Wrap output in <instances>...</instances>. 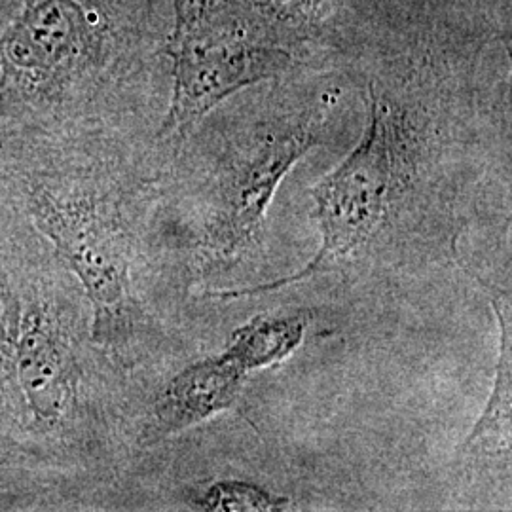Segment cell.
<instances>
[{
	"instance_id": "6da1fadb",
	"label": "cell",
	"mask_w": 512,
	"mask_h": 512,
	"mask_svg": "<svg viewBox=\"0 0 512 512\" xmlns=\"http://www.w3.org/2000/svg\"><path fill=\"white\" fill-rule=\"evenodd\" d=\"M408 131L403 116L374 86L368 90L365 131L357 147L310 190L313 219L321 243L296 274L251 287L209 291L211 300H241L338 272L384 226L391 202L403 181Z\"/></svg>"
},
{
	"instance_id": "7a4b0ae2",
	"label": "cell",
	"mask_w": 512,
	"mask_h": 512,
	"mask_svg": "<svg viewBox=\"0 0 512 512\" xmlns=\"http://www.w3.org/2000/svg\"><path fill=\"white\" fill-rule=\"evenodd\" d=\"M167 44L173 90L160 137H186L234 93L287 73L293 55L266 37L239 0H173Z\"/></svg>"
},
{
	"instance_id": "3957f363",
	"label": "cell",
	"mask_w": 512,
	"mask_h": 512,
	"mask_svg": "<svg viewBox=\"0 0 512 512\" xmlns=\"http://www.w3.org/2000/svg\"><path fill=\"white\" fill-rule=\"evenodd\" d=\"M29 211L86 291L93 340L103 348H128L141 332L143 311L133 293L128 232L120 213L97 194L48 184L29 194Z\"/></svg>"
},
{
	"instance_id": "277c9868",
	"label": "cell",
	"mask_w": 512,
	"mask_h": 512,
	"mask_svg": "<svg viewBox=\"0 0 512 512\" xmlns=\"http://www.w3.org/2000/svg\"><path fill=\"white\" fill-rule=\"evenodd\" d=\"M319 143L317 120L304 116L258 131L226 158L203 226L205 262L228 264L255 243L277 188Z\"/></svg>"
},
{
	"instance_id": "5b68a950",
	"label": "cell",
	"mask_w": 512,
	"mask_h": 512,
	"mask_svg": "<svg viewBox=\"0 0 512 512\" xmlns=\"http://www.w3.org/2000/svg\"><path fill=\"white\" fill-rule=\"evenodd\" d=\"M90 42V19L74 0H38L0 38L4 78L12 88H46Z\"/></svg>"
},
{
	"instance_id": "8992f818",
	"label": "cell",
	"mask_w": 512,
	"mask_h": 512,
	"mask_svg": "<svg viewBox=\"0 0 512 512\" xmlns=\"http://www.w3.org/2000/svg\"><path fill=\"white\" fill-rule=\"evenodd\" d=\"M14 368L33 420L57 429L78 403V363L69 338L44 306H27L14 323Z\"/></svg>"
},
{
	"instance_id": "52a82bcc",
	"label": "cell",
	"mask_w": 512,
	"mask_h": 512,
	"mask_svg": "<svg viewBox=\"0 0 512 512\" xmlns=\"http://www.w3.org/2000/svg\"><path fill=\"white\" fill-rule=\"evenodd\" d=\"M245 372L224 353L179 370L160 391L148 414L143 440L158 444L238 406Z\"/></svg>"
},
{
	"instance_id": "ba28073f",
	"label": "cell",
	"mask_w": 512,
	"mask_h": 512,
	"mask_svg": "<svg viewBox=\"0 0 512 512\" xmlns=\"http://www.w3.org/2000/svg\"><path fill=\"white\" fill-rule=\"evenodd\" d=\"M497 327H499V353L495 368L494 387L488 403L475 423L471 435L465 440V452L471 456H497L509 459L511 450V294L492 285Z\"/></svg>"
},
{
	"instance_id": "9c48e42d",
	"label": "cell",
	"mask_w": 512,
	"mask_h": 512,
	"mask_svg": "<svg viewBox=\"0 0 512 512\" xmlns=\"http://www.w3.org/2000/svg\"><path fill=\"white\" fill-rule=\"evenodd\" d=\"M310 313L306 310L258 313L232 332L224 355L245 374L279 365L306 342Z\"/></svg>"
},
{
	"instance_id": "30bf717a",
	"label": "cell",
	"mask_w": 512,
	"mask_h": 512,
	"mask_svg": "<svg viewBox=\"0 0 512 512\" xmlns=\"http://www.w3.org/2000/svg\"><path fill=\"white\" fill-rule=\"evenodd\" d=\"M256 27L274 42L289 50L310 37L323 19L327 0H239Z\"/></svg>"
},
{
	"instance_id": "8fae6325",
	"label": "cell",
	"mask_w": 512,
	"mask_h": 512,
	"mask_svg": "<svg viewBox=\"0 0 512 512\" xmlns=\"http://www.w3.org/2000/svg\"><path fill=\"white\" fill-rule=\"evenodd\" d=\"M188 505L202 512H281L291 509V499L249 480L220 478L190 490Z\"/></svg>"
},
{
	"instance_id": "7c38bea8",
	"label": "cell",
	"mask_w": 512,
	"mask_h": 512,
	"mask_svg": "<svg viewBox=\"0 0 512 512\" xmlns=\"http://www.w3.org/2000/svg\"><path fill=\"white\" fill-rule=\"evenodd\" d=\"M8 289H6V279H4V275H2V270H0V336H2V340L6 342L8 338H6V329H8Z\"/></svg>"
},
{
	"instance_id": "4fadbf2b",
	"label": "cell",
	"mask_w": 512,
	"mask_h": 512,
	"mask_svg": "<svg viewBox=\"0 0 512 512\" xmlns=\"http://www.w3.org/2000/svg\"><path fill=\"white\" fill-rule=\"evenodd\" d=\"M10 456H12V446L6 444L4 439L0 437V459L10 458Z\"/></svg>"
},
{
	"instance_id": "5bb4252c",
	"label": "cell",
	"mask_w": 512,
	"mask_h": 512,
	"mask_svg": "<svg viewBox=\"0 0 512 512\" xmlns=\"http://www.w3.org/2000/svg\"><path fill=\"white\" fill-rule=\"evenodd\" d=\"M0 342H4L2 336H0ZM2 370H4V351L0 348V372H2Z\"/></svg>"
}]
</instances>
